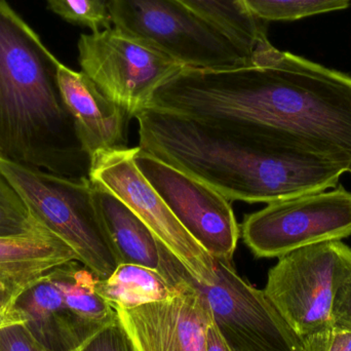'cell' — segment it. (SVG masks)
Instances as JSON below:
<instances>
[{"label":"cell","mask_w":351,"mask_h":351,"mask_svg":"<svg viewBox=\"0 0 351 351\" xmlns=\"http://www.w3.org/2000/svg\"><path fill=\"white\" fill-rule=\"evenodd\" d=\"M150 107L234 128L351 173V76L271 43L245 65L184 68Z\"/></svg>","instance_id":"6da1fadb"},{"label":"cell","mask_w":351,"mask_h":351,"mask_svg":"<svg viewBox=\"0 0 351 351\" xmlns=\"http://www.w3.org/2000/svg\"><path fill=\"white\" fill-rule=\"evenodd\" d=\"M135 119L142 150L229 200L271 204L336 187L341 167L234 128L148 107Z\"/></svg>","instance_id":"7a4b0ae2"},{"label":"cell","mask_w":351,"mask_h":351,"mask_svg":"<svg viewBox=\"0 0 351 351\" xmlns=\"http://www.w3.org/2000/svg\"><path fill=\"white\" fill-rule=\"evenodd\" d=\"M60 63L8 0H0V158L90 178V156L60 93Z\"/></svg>","instance_id":"3957f363"},{"label":"cell","mask_w":351,"mask_h":351,"mask_svg":"<svg viewBox=\"0 0 351 351\" xmlns=\"http://www.w3.org/2000/svg\"><path fill=\"white\" fill-rule=\"evenodd\" d=\"M0 173L24 200L35 219L75 253L99 280L119 265L105 229L90 178L51 174L0 158Z\"/></svg>","instance_id":"277c9868"},{"label":"cell","mask_w":351,"mask_h":351,"mask_svg":"<svg viewBox=\"0 0 351 351\" xmlns=\"http://www.w3.org/2000/svg\"><path fill=\"white\" fill-rule=\"evenodd\" d=\"M113 27L184 68L226 69L250 63L253 51L176 0H108Z\"/></svg>","instance_id":"5b68a950"},{"label":"cell","mask_w":351,"mask_h":351,"mask_svg":"<svg viewBox=\"0 0 351 351\" xmlns=\"http://www.w3.org/2000/svg\"><path fill=\"white\" fill-rule=\"evenodd\" d=\"M99 278L77 260L51 268L14 301L27 329L53 351H75L117 321V311L97 293Z\"/></svg>","instance_id":"8992f818"},{"label":"cell","mask_w":351,"mask_h":351,"mask_svg":"<svg viewBox=\"0 0 351 351\" xmlns=\"http://www.w3.org/2000/svg\"><path fill=\"white\" fill-rule=\"evenodd\" d=\"M350 274V247L341 241H324L278 258L263 291L303 339L331 325L334 296Z\"/></svg>","instance_id":"52a82bcc"},{"label":"cell","mask_w":351,"mask_h":351,"mask_svg":"<svg viewBox=\"0 0 351 351\" xmlns=\"http://www.w3.org/2000/svg\"><path fill=\"white\" fill-rule=\"evenodd\" d=\"M77 49L82 71L129 119L148 108L156 93L184 69L112 26L80 35Z\"/></svg>","instance_id":"ba28073f"},{"label":"cell","mask_w":351,"mask_h":351,"mask_svg":"<svg viewBox=\"0 0 351 351\" xmlns=\"http://www.w3.org/2000/svg\"><path fill=\"white\" fill-rule=\"evenodd\" d=\"M258 258H280L301 247L351 235V192L343 186L268 204L247 215L241 230Z\"/></svg>","instance_id":"9c48e42d"},{"label":"cell","mask_w":351,"mask_h":351,"mask_svg":"<svg viewBox=\"0 0 351 351\" xmlns=\"http://www.w3.org/2000/svg\"><path fill=\"white\" fill-rule=\"evenodd\" d=\"M160 272L174 296L131 309L113 308L133 351H204L210 307L182 262L160 243Z\"/></svg>","instance_id":"30bf717a"},{"label":"cell","mask_w":351,"mask_h":351,"mask_svg":"<svg viewBox=\"0 0 351 351\" xmlns=\"http://www.w3.org/2000/svg\"><path fill=\"white\" fill-rule=\"evenodd\" d=\"M139 147L107 150L90 158V180L123 200L202 285L214 282L216 259L180 224L160 194L136 166Z\"/></svg>","instance_id":"8fae6325"},{"label":"cell","mask_w":351,"mask_h":351,"mask_svg":"<svg viewBox=\"0 0 351 351\" xmlns=\"http://www.w3.org/2000/svg\"><path fill=\"white\" fill-rule=\"evenodd\" d=\"M135 162L196 243L214 259L232 263L241 228L230 200L202 180L140 147Z\"/></svg>","instance_id":"7c38bea8"},{"label":"cell","mask_w":351,"mask_h":351,"mask_svg":"<svg viewBox=\"0 0 351 351\" xmlns=\"http://www.w3.org/2000/svg\"><path fill=\"white\" fill-rule=\"evenodd\" d=\"M194 282L232 351H304L264 291L241 278L232 263L216 259L214 282Z\"/></svg>","instance_id":"4fadbf2b"},{"label":"cell","mask_w":351,"mask_h":351,"mask_svg":"<svg viewBox=\"0 0 351 351\" xmlns=\"http://www.w3.org/2000/svg\"><path fill=\"white\" fill-rule=\"evenodd\" d=\"M58 84L78 139L90 158L98 152L128 148L127 112L105 96L84 72L60 63Z\"/></svg>","instance_id":"5bb4252c"},{"label":"cell","mask_w":351,"mask_h":351,"mask_svg":"<svg viewBox=\"0 0 351 351\" xmlns=\"http://www.w3.org/2000/svg\"><path fill=\"white\" fill-rule=\"evenodd\" d=\"M93 194L119 264H136L160 271V243L147 225L117 195L93 182Z\"/></svg>","instance_id":"9a60e30c"},{"label":"cell","mask_w":351,"mask_h":351,"mask_svg":"<svg viewBox=\"0 0 351 351\" xmlns=\"http://www.w3.org/2000/svg\"><path fill=\"white\" fill-rule=\"evenodd\" d=\"M77 260L75 253L53 233L0 239V272L34 280L56 266Z\"/></svg>","instance_id":"2e32d148"},{"label":"cell","mask_w":351,"mask_h":351,"mask_svg":"<svg viewBox=\"0 0 351 351\" xmlns=\"http://www.w3.org/2000/svg\"><path fill=\"white\" fill-rule=\"evenodd\" d=\"M96 291L112 308L131 309L167 300L177 289L158 270L119 264L108 278L97 280Z\"/></svg>","instance_id":"e0dca14e"},{"label":"cell","mask_w":351,"mask_h":351,"mask_svg":"<svg viewBox=\"0 0 351 351\" xmlns=\"http://www.w3.org/2000/svg\"><path fill=\"white\" fill-rule=\"evenodd\" d=\"M176 1L214 23L253 53L270 43L263 21L250 12L245 0Z\"/></svg>","instance_id":"ac0fdd59"},{"label":"cell","mask_w":351,"mask_h":351,"mask_svg":"<svg viewBox=\"0 0 351 351\" xmlns=\"http://www.w3.org/2000/svg\"><path fill=\"white\" fill-rule=\"evenodd\" d=\"M250 12L263 22L296 21L350 8L351 0H245Z\"/></svg>","instance_id":"d6986e66"},{"label":"cell","mask_w":351,"mask_h":351,"mask_svg":"<svg viewBox=\"0 0 351 351\" xmlns=\"http://www.w3.org/2000/svg\"><path fill=\"white\" fill-rule=\"evenodd\" d=\"M49 230L29 210L24 200L0 173V239L37 237Z\"/></svg>","instance_id":"ffe728a7"},{"label":"cell","mask_w":351,"mask_h":351,"mask_svg":"<svg viewBox=\"0 0 351 351\" xmlns=\"http://www.w3.org/2000/svg\"><path fill=\"white\" fill-rule=\"evenodd\" d=\"M47 8L71 24L92 32L110 28L108 0H45Z\"/></svg>","instance_id":"44dd1931"},{"label":"cell","mask_w":351,"mask_h":351,"mask_svg":"<svg viewBox=\"0 0 351 351\" xmlns=\"http://www.w3.org/2000/svg\"><path fill=\"white\" fill-rule=\"evenodd\" d=\"M77 351H133L119 319L95 333Z\"/></svg>","instance_id":"7402d4cb"},{"label":"cell","mask_w":351,"mask_h":351,"mask_svg":"<svg viewBox=\"0 0 351 351\" xmlns=\"http://www.w3.org/2000/svg\"><path fill=\"white\" fill-rule=\"evenodd\" d=\"M302 341L304 351H351V332L331 325Z\"/></svg>","instance_id":"603a6c76"},{"label":"cell","mask_w":351,"mask_h":351,"mask_svg":"<svg viewBox=\"0 0 351 351\" xmlns=\"http://www.w3.org/2000/svg\"><path fill=\"white\" fill-rule=\"evenodd\" d=\"M0 351L53 350L37 341L24 324H19L0 329Z\"/></svg>","instance_id":"cb8c5ba5"},{"label":"cell","mask_w":351,"mask_h":351,"mask_svg":"<svg viewBox=\"0 0 351 351\" xmlns=\"http://www.w3.org/2000/svg\"><path fill=\"white\" fill-rule=\"evenodd\" d=\"M330 319L333 327L351 332V274L336 291Z\"/></svg>","instance_id":"d4e9b609"},{"label":"cell","mask_w":351,"mask_h":351,"mask_svg":"<svg viewBox=\"0 0 351 351\" xmlns=\"http://www.w3.org/2000/svg\"><path fill=\"white\" fill-rule=\"evenodd\" d=\"M33 280H22L0 272V308L14 303L19 294Z\"/></svg>","instance_id":"484cf974"},{"label":"cell","mask_w":351,"mask_h":351,"mask_svg":"<svg viewBox=\"0 0 351 351\" xmlns=\"http://www.w3.org/2000/svg\"><path fill=\"white\" fill-rule=\"evenodd\" d=\"M204 351H232L217 327L213 317L206 329Z\"/></svg>","instance_id":"4316f807"},{"label":"cell","mask_w":351,"mask_h":351,"mask_svg":"<svg viewBox=\"0 0 351 351\" xmlns=\"http://www.w3.org/2000/svg\"><path fill=\"white\" fill-rule=\"evenodd\" d=\"M24 323V317L14 306V303L0 308V329L8 327V326L19 325V324Z\"/></svg>","instance_id":"83f0119b"}]
</instances>
